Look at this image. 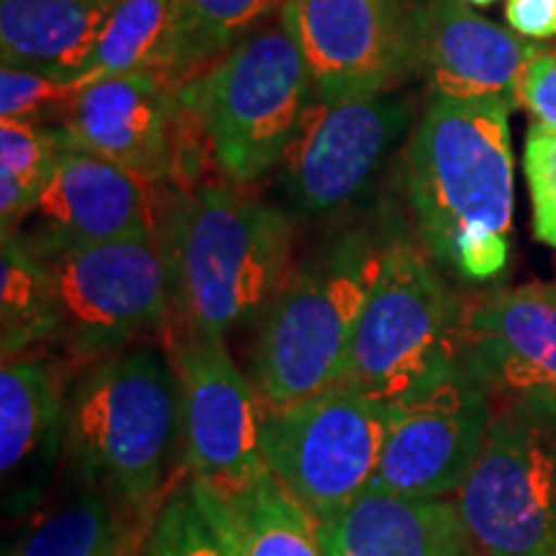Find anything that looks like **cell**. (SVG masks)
Masks as SVG:
<instances>
[{"label": "cell", "mask_w": 556, "mask_h": 556, "mask_svg": "<svg viewBox=\"0 0 556 556\" xmlns=\"http://www.w3.org/2000/svg\"><path fill=\"white\" fill-rule=\"evenodd\" d=\"M510 106L433 93L407 144V197L422 245L464 278L497 276L510 258Z\"/></svg>", "instance_id": "6da1fadb"}, {"label": "cell", "mask_w": 556, "mask_h": 556, "mask_svg": "<svg viewBox=\"0 0 556 556\" xmlns=\"http://www.w3.org/2000/svg\"><path fill=\"white\" fill-rule=\"evenodd\" d=\"M155 240L168 274L173 330L227 338L263 315L289 278L294 222L235 189H178L157 206Z\"/></svg>", "instance_id": "7a4b0ae2"}, {"label": "cell", "mask_w": 556, "mask_h": 556, "mask_svg": "<svg viewBox=\"0 0 556 556\" xmlns=\"http://www.w3.org/2000/svg\"><path fill=\"white\" fill-rule=\"evenodd\" d=\"M184 458L180 384L170 353L124 348L80 368L67 394L62 475L155 516Z\"/></svg>", "instance_id": "3957f363"}, {"label": "cell", "mask_w": 556, "mask_h": 556, "mask_svg": "<svg viewBox=\"0 0 556 556\" xmlns=\"http://www.w3.org/2000/svg\"><path fill=\"white\" fill-rule=\"evenodd\" d=\"M389 238L348 229L291 270L263 312L250 381L263 407H283L338 387L348 371Z\"/></svg>", "instance_id": "277c9868"}, {"label": "cell", "mask_w": 556, "mask_h": 556, "mask_svg": "<svg viewBox=\"0 0 556 556\" xmlns=\"http://www.w3.org/2000/svg\"><path fill=\"white\" fill-rule=\"evenodd\" d=\"M464 312L428 250L389 238L340 384L387 405L441 384L462 368Z\"/></svg>", "instance_id": "5b68a950"}, {"label": "cell", "mask_w": 556, "mask_h": 556, "mask_svg": "<svg viewBox=\"0 0 556 556\" xmlns=\"http://www.w3.org/2000/svg\"><path fill=\"white\" fill-rule=\"evenodd\" d=\"M312 96L307 60L283 24L250 34L180 86L184 109L199 122L219 168L240 184L281 163Z\"/></svg>", "instance_id": "8992f818"}, {"label": "cell", "mask_w": 556, "mask_h": 556, "mask_svg": "<svg viewBox=\"0 0 556 556\" xmlns=\"http://www.w3.org/2000/svg\"><path fill=\"white\" fill-rule=\"evenodd\" d=\"M479 556H556V402H505L456 492Z\"/></svg>", "instance_id": "52a82bcc"}, {"label": "cell", "mask_w": 556, "mask_h": 556, "mask_svg": "<svg viewBox=\"0 0 556 556\" xmlns=\"http://www.w3.org/2000/svg\"><path fill=\"white\" fill-rule=\"evenodd\" d=\"M392 405L338 384L283 407H263L266 467L319 523L377 477Z\"/></svg>", "instance_id": "ba28073f"}, {"label": "cell", "mask_w": 556, "mask_h": 556, "mask_svg": "<svg viewBox=\"0 0 556 556\" xmlns=\"http://www.w3.org/2000/svg\"><path fill=\"white\" fill-rule=\"evenodd\" d=\"M39 261L58 319L52 345L70 368L124 351L170 319L168 274L155 238L67 250Z\"/></svg>", "instance_id": "9c48e42d"}, {"label": "cell", "mask_w": 556, "mask_h": 556, "mask_svg": "<svg viewBox=\"0 0 556 556\" xmlns=\"http://www.w3.org/2000/svg\"><path fill=\"white\" fill-rule=\"evenodd\" d=\"M168 348L180 384L184 469L214 495H235L268 471L258 392L229 356L225 338L170 330Z\"/></svg>", "instance_id": "30bf717a"}, {"label": "cell", "mask_w": 556, "mask_h": 556, "mask_svg": "<svg viewBox=\"0 0 556 556\" xmlns=\"http://www.w3.org/2000/svg\"><path fill=\"white\" fill-rule=\"evenodd\" d=\"M409 119V103L389 90L312 101L281 157V184L291 206L304 217H330L356 204Z\"/></svg>", "instance_id": "8fae6325"}, {"label": "cell", "mask_w": 556, "mask_h": 556, "mask_svg": "<svg viewBox=\"0 0 556 556\" xmlns=\"http://www.w3.org/2000/svg\"><path fill=\"white\" fill-rule=\"evenodd\" d=\"M281 24L302 50L317 99L387 93L415 70L405 0H287Z\"/></svg>", "instance_id": "7c38bea8"}, {"label": "cell", "mask_w": 556, "mask_h": 556, "mask_svg": "<svg viewBox=\"0 0 556 556\" xmlns=\"http://www.w3.org/2000/svg\"><path fill=\"white\" fill-rule=\"evenodd\" d=\"M492 397L464 368L441 384L394 402L377 477L368 490L402 497L456 495L490 433Z\"/></svg>", "instance_id": "4fadbf2b"}, {"label": "cell", "mask_w": 556, "mask_h": 556, "mask_svg": "<svg viewBox=\"0 0 556 556\" xmlns=\"http://www.w3.org/2000/svg\"><path fill=\"white\" fill-rule=\"evenodd\" d=\"M150 186L122 165L83 150H62L50 184L13 235L37 258L119 240L155 238Z\"/></svg>", "instance_id": "5bb4252c"}, {"label": "cell", "mask_w": 556, "mask_h": 556, "mask_svg": "<svg viewBox=\"0 0 556 556\" xmlns=\"http://www.w3.org/2000/svg\"><path fill=\"white\" fill-rule=\"evenodd\" d=\"M73 368L29 351L0 371V495L5 520H24L52 495L65 467Z\"/></svg>", "instance_id": "9a60e30c"}, {"label": "cell", "mask_w": 556, "mask_h": 556, "mask_svg": "<svg viewBox=\"0 0 556 556\" xmlns=\"http://www.w3.org/2000/svg\"><path fill=\"white\" fill-rule=\"evenodd\" d=\"M184 111L180 88L160 75H106L83 86L62 135L67 150L122 165L148 186L170 184L180 168Z\"/></svg>", "instance_id": "2e32d148"}, {"label": "cell", "mask_w": 556, "mask_h": 556, "mask_svg": "<svg viewBox=\"0 0 556 556\" xmlns=\"http://www.w3.org/2000/svg\"><path fill=\"white\" fill-rule=\"evenodd\" d=\"M462 368L492 400L556 402V287L523 283L464 312Z\"/></svg>", "instance_id": "e0dca14e"}, {"label": "cell", "mask_w": 556, "mask_h": 556, "mask_svg": "<svg viewBox=\"0 0 556 556\" xmlns=\"http://www.w3.org/2000/svg\"><path fill=\"white\" fill-rule=\"evenodd\" d=\"M541 52L536 41L479 16L467 0L415 5V70L438 96L518 106L528 67Z\"/></svg>", "instance_id": "ac0fdd59"}, {"label": "cell", "mask_w": 556, "mask_h": 556, "mask_svg": "<svg viewBox=\"0 0 556 556\" xmlns=\"http://www.w3.org/2000/svg\"><path fill=\"white\" fill-rule=\"evenodd\" d=\"M328 556H479L456 500L364 495L319 523Z\"/></svg>", "instance_id": "d6986e66"}, {"label": "cell", "mask_w": 556, "mask_h": 556, "mask_svg": "<svg viewBox=\"0 0 556 556\" xmlns=\"http://www.w3.org/2000/svg\"><path fill=\"white\" fill-rule=\"evenodd\" d=\"M155 516L101 486L62 475V486L5 541L3 556H142Z\"/></svg>", "instance_id": "ffe728a7"}, {"label": "cell", "mask_w": 556, "mask_h": 556, "mask_svg": "<svg viewBox=\"0 0 556 556\" xmlns=\"http://www.w3.org/2000/svg\"><path fill=\"white\" fill-rule=\"evenodd\" d=\"M114 5L116 0H0L3 62L86 80Z\"/></svg>", "instance_id": "44dd1931"}, {"label": "cell", "mask_w": 556, "mask_h": 556, "mask_svg": "<svg viewBox=\"0 0 556 556\" xmlns=\"http://www.w3.org/2000/svg\"><path fill=\"white\" fill-rule=\"evenodd\" d=\"M193 486L232 556H328L319 520L270 471L229 497Z\"/></svg>", "instance_id": "7402d4cb"}, {"label": "cell", "mask_w": 556, "mask_h": 556, "mask_svg": "<svg viewBox=\"0 0 556 556\" xmlns=\"http://www.w3.org/2000/svg\"><path fill=\"white\" fill-rule=\"evenodd\" d=\"M186 0H116L86 80L152 73L180 83Z\"/></svg>", "instance_id": "603a6c76"}, {"label": "cell", "mask_w": 556, "mask_h": 556, "mask_svg": "<svg viewBox=\"0 0 556 556\" xmlns=\"http://www.w3.org/2000/svg\"><path fill=\"white\" fill-rule=\"evenodd\" d=\"M54 304L47 270L39 258L13 238H3L0 253V348L3 361L52 343Z\"/></svg>", "instance_id": "cb8c5ba5"}, {"label": "cell", "mask_w": 556, "mask_h": 556, "mask_svg": "<svg viewBox=\"0 0 556 556\" xmlns=\"http://www.w3.org/2000/svg\"><path fill=\"white\" fill-rule=\"evenodd\" d=\"M283 3L287 0H186L180 80L197 78L199 67L255 34V26Z\"/></svg>", "instance_id": "d4e9b609"}, {"label": "cell", "mask_w": 556, "mask_h": 556, "mask_svg": "<svg viewBox=\"0 0 556 556\" xmlns=\"http://www.w3.org/2000/svg\"><path fill=\"white\" fill-rule=\"evenodd\" d=\"M142 556H232L191 479L173 486L160 503Z\"/></svg>", "instance_id": "484cf974"}, {"label": "cell", "mask_w": 556, "mask_h": 556, "mask_svg": "<svg viewBox=\"0 0 556 556\" xmlns=\"http://www.w3.org/2000/svg\"><path fill=\"white\" fill-rule=\"evenodd\" d=\"M86 80H67L39 70L5 65L0 70V119L62 127L73 114Z\"/></svg>", "instance_id": "4316f807"}, {"label": "cell", "mask_w": 556, "mask_h": 556, "mask_svg": "<svg viewBox=\"0 0 556 556\" xmlns=\"http://www.w3.org/2000/svg\"><path fill=\"white\" fill-rule=\"evenodd\" d=\"M62 150H67L62 127L0 119V173H9L34 199L50 184Z\"/></svg>", "instance_id": "83f0119b"}, {"label": "cell", "mask_w": 556, "mask_h": 556, "mask_svg": "<svg viewBox=\"0 0 556 556\" xmlns=\"http://www.w3.org/2000/svg\"><path fill=\"white\" fill-rule=\"evenodd\" d=\"M523 168L531 189L533 232L556 248V131L533 124L526 137Z\"/></svg>", "instance_id": "f1b7e54d"}, {"label": "cell", "mask_w": 556, "mask_h": 556, "mask_svg": "<svg viewBox=\"0 0 556 556\" xmlns=\"http://www.w3.org/2000/svg\"><path fill=\"white\" fill-rule=\"evenodd\" d=\"M520 103L536 124L556 131V50H544L531 62L520 86Z\"/></svg>", "instance_id": "f546056e"}, {"label": "cell", "mask_w": 556, "mask_h": 556, "mask_svg": "<svg viewBox=\"0 0 556 556\" xmlns=\"http://www.w3.org/2000/svg\"><path fill=\"white\" fill-rule=\"evenodd\" d=\"M505 18L526 39L556 37V0H507Z\"/></svg>", "instance_id": "4dcf8cb0"}, {"label": "cell", "mask_w": 556, "mask_h": 556, "mask_svg": "<svg viewBox=\"0 0 556 556\" xmlns=\"http://www.w3.org/2000/svg\"><path fill=\"white\" fill-rule=\"evenodd\" d=\"M467 3H471V5H492L495 0H467Z\"/></svg>", "instance_id": "1f68e13d"}]
</instances>
